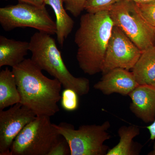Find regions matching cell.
<instances>
[{"label":"cell","mask_w":155,"mask_h":155,"mask_svg":"<svg viewBox=\"0 0 155 155\" xmlns=\"http://www.w3.org/2000/svg\"><path fill=\"white\" fill-rule=\"evenodd\" d=\"M51 35L39 31L34 34L29 41L31 60L42 70L59 81L64 88L74 90L79 96L87 94L90 81L84 77H75L64 64L61 52Z\"/></svg>","instance_id":"3957f363"},{"label":"cell","mask_w":155,"mask_h":155,"mask_svg":"<svg viewBox=\"0 0 155 155\" xmlns=\"http://www.w3.org/2000/svg\"><path fill=\"white\" fill-rule=\"evenodd\" d=\"M20 96V104L37 116L51 117L60 111L62 84L45 76L31 59H25L12 68Z\"/></svg>","instance_id":"6da1fadb"},{"label":"cell","mask_w":155,"mask_h":155,"mask_svg":"<svg viewBox=\"0 0 155 155\" xmlns=\"http://www.w3.org/2000/svg\"><path fill=\"white\" fill-rule=\"evenodd\" d=\"M148 155H155V141L154 142L153 145V148L152 150L150 152L148 153Z\"/></svg>","instance_id":"d4e9b609"},{"label":"cell","mask_w":155,"mask_h":155,"mask_svg":"<svg viewBox=\"0 0 155 155\" xmlns=\"http://www.w3.org/2000/svg\"><path fill=\"white\" fill-rule=\"evenodd\" d=\"M154 47L155 48V40H154Z\"/></svg>","instance_id":"484cf974"},{"label":"cell","mask_w":155,"mask_h":155,"mask_svg":"<svg viewBox=\"0 0 155 155\" xmlns=\"http://www.w3.org/2000/svg\"><path fill=\"white\" fill-rule=\"evenodd\" d=\"M54 125L68 143L71 155H106L110 149L104 144L111 138L109 121L101 125H81L78 129L66 123Z\"/></svg>","instance_id":"5b68a950"},{"label":"cell","mask_w":155,"mask_h":155,"mask_svg":"<svg viewBox=\"0 0 155 155\" xmlns=\"http://www.w3.org/2000/svg\"><path fill=\"white\" fill-rule=\"evenodd\" d=\"M45 4L52 8L55 15L57 40L63 47L65 40L73 29L74 21L67 14L64 7V0H45Z\"/></svg>","instance_id":"2e32d148"},{"label":"cell","mask_w":155,"mask_h":155,"mask_svg":"<svg viewBox=\"0 0 155 155\" xmlns=\"http://www.w3.org/2000/svg\"><path fill=\"white\" fill-rule=\"evenodd\" d=\"M142 52L120 28L114 25L101 72L105 74L116 68L131 70Z\"/></svg>","instance_id":"ba28073f"},{"label":"cell","mask_w":155,"mask_h":155,"mask_svg":"<svg viewBox=\"0 0 155 155\" xmlns=\"http://www.w3.org/2000/svg\"><path fill=\"white\" fill-rule=\"evenodd\" d=\"M61 136L50 117L37 116L14 140L11 155H48Z\"/></svg>","instance_id":"277c9868"},{"label":"cell","mask_w":155,"mask_h":155,"mask_svg":"<svg viewBox=\"0 0 155 155\" xmlns=\"http://www.w3.org/2000/svg\"><path fill=\"white\" fill-rule=\"evenodd\" d=\"M119 141L118 144L110 149L106 155H138L141 146L134 141V139L139 135L140 129L134 125H123L118 131Z\"/></svg>","instance_id":"5bb4252c"},{"label":"cell","mask_w":155,"mask_h":155,"mask_svg":"<svg viewBox=\"0 0 155 155\" xmlns=\"http://www.w3.org/2000/svg\"><path fill=\"white\" fill-rule=\"evenodd\" d=\"M29 51V42L0 36V67L12 68L22 63Z\"/></svg>","instance_id":"7c38bea8"},{"label":"cell","mask_w":155,"mask_h":155,"mask_svg":"<svg viewBox=\"0 0 155 155\" xmlns=\"http://www.w3.org/2000/svg\"><path fill=\"white\" fill-rule=\"evenodd\" d=\"M71 155L70 147L67 140L61 136L58 142L52 148L48 155Z\"/></svg>","instance_id":"44dd1931"},{"label":"cell","mask_w":155,"mask_h":155,"mask_svg":"<svg viewBox=\"0 0 155 155\" xmlns=\"http://www.w3.org/2000/svg\"><path fill=\"white\" fill-rule=\"evenodd\" d=\"M114 25L120 28L142 51L154 46L155 28L141 16L130 0H121L109 10Z\"/></svg>","instance_id":"8992f818"},{"label":"cell","mask_w":155,"mask_h":155,"mask_svg":"<svg viewBox=\"0 0 155 155\" xmlns=\"http://www.w3.org/2000/svg\"><path fill=\"white\" fill-rule=\"evenodd\" d=\"M132 74L139 85L155 84V48L145 50L131 69Z\"/></svg>","instance_id":"4fadbf2b"},{"label":"cell","mask_w":155,"mask_h":155,"mask_svg":"<svg viewBox=\"0 0 155 155\" xmlns=\"http://www.w3.org/2000/svg\"><path fill=\"white\" fill-rule=\"evenodd\" d=\"M130 1H133V2L136 3H144L152 2V1H155V0H130Z\"/></svg>","instance_id":"cb8c5ba5"},{"label":"cell","mask_w":155,"mask_h":155,"mask_svg":"<svg viewBox=\"0 0 155 155\" xmlns=\"http://www.w3.org/2000/svg\"></svg>","instance_id":"83f0119b"},{"label":"cell","mask_w":155,"mask_h":155,"mask_svg":"<svg viewBox=\"0 0 155 155\" xmlns=\"http://www.w3.org/2000/svg\"><path fill=\"white\" fill-rule=\"evenodd\" d=\"M88 0H64L65 8L74 17L79 16L84 10Z\"/></svg>","instance_id":"ffe728a7"},{"label":"cell","mask_w":155,"mask_h":155,"mask_svg":"<svg viewBox=\"0 0 155 155\" xmlns=\"http://www.w3.org/2000/svg\"><path fill=\"white\" fill-rule=\"evenodd\" d=\"M0 24L6 31L21 27L35 28L51 35L57 31L56 22L45 6L39 7L20 2L0 8Z\"/></svg>","instance_id":"52a82bcc"},{"label":"cell","mask_w":155,"mask_h":155,"mask_svg":"<svg viewBox=\"0 0 155 155\" xmlns=\"http://www.w3.org/2000/svg\"><path fill=\"white\" fill-rule=\"evenodd\" d=\"M135 5L145 20L155 28V1L144 3H135Z\"/></svg>","instance_id":"ac0fdd59"},{"label":"cell","mask_w":155,"mask_h":155,"mask_svg":"<svg viewBox=\"0 0 155 155\" xmlns=\"http://www.w3.org/2000/svg\"><path fill=\"white\" fill-rule=\"evenodd\" d=\"M78 94L74 90L65 88L62 92L61 99L62 108L69 112L75 111L79 105Z\"/></svg>","instance_id":"e0dca14e"},{"label":"cell","mask_w":155,"mask_h":155,"mask_svg":"<svg viewBox=\"0 0 155 155\" xmlns=\"http://www.w3.org/2000/svg\"><path fill=\"white\" fill-rule=\"evenodd\" d=\"M36 116L34 112L20 103L6 110H0V155H11L14 140Z\"/></svg>","instance_id":"9c48e42d"},{"label":"cell","mask_w":155,"mask_h":155,"mask_svg":"<svg viewBox=\"0 0 155 155\" xmlns=\"http://www.w3.org/2000/svg\"><path fill=\"white\" fill-rule=\"evenodd\" d=\"M120 1L121 0H88L84 10L90 13L109 11L114 4Z\"/></svg>","instance_id":"d6986e66"},{"label":"cell","mask_w":155,"mask_h":155,"mask_svg":"<svg viewBox=\"0 0 155 155\" xmlns=\"http://www.w3.org/2000/svg\"><path fill=\"white\" fill-rule=\"evenodd\" d=\"M138 85L132 72L116 68L103 74L101 80L94 84V88L105 95L117 93L127 96Z\"/></svg>","instance_id":"30bf717a"},{"label":"cell","mask_w":155,"mask_h":155,"mask_svg":"<svg viewBox=\"0 0 155 155\" xmlns=\"http://www.w3.org/2000/svg\"><path fill=\"white\" fill-rule=\"evenodd\" d=\"M147 129L149 131L150 139L154 140H155V120L150 125L147 127Z\"/></svg>","instance_id":"603a6c76"},{"label":"cell","mask_w":155,"mask_h":155,"mask_svg":"<svg viewBox=\"0 0 155 155\" xmlns=\"http://www.w3.org/2000/svg\"><path fill=\"white\" fill-rule=\"evenodd\" d=\"M20 2L27 3L41 7L45 6V0H17Z\"/></svg>","instance_id":"7402d4cb"},{"label":"cell","mask_w":155,"mask_h":155,"mask_svg":"<svg viewBox=\"0 0 155 155\" xmlns=\"http://www.w3.org/2000/svg\"><path fill=\"white\" fill-rule=\"evenodd\" d=\"M131 100L130 110L145 123L155 120V86L138 85L128 94Z\"/></svg>","instance_id":"8fae6325"},{"label":"cell","mask_w":155,"mask_h":155,"mask_svg":"<svg viewBox=\"0 0 155 155\" xmlns=\"http://www.w3.org/2000/svg\"><path fill=\"white\" fill-rule=\"evenodd\" d=\"M5 1H8V0H5Z\"/></svg>","instance_id":"4316f807"},{"label":"cell","mask_w":155,"mask_h":155,"mask_svg":"<svg viewBox=\"0 0 155 155\" xmlns=\"http://www.w3.org/2000/svg\"><path fill=\"white\" fill-rule=\"evenodd\" d=\"M114 23L109 11L87 13L81 16L74 41L79 67L87 75L102 72Z\"/></svg>","instance_id":"7a4b0ae2"},{"label":"cell","mask_w":155,"mask_h":155,"mask_svg":"<svg viewBox=\"0 0 155 155\" xmlns=\"http://www.w3.org/2000/svg\"><path fill=\"white\" fill-rule=\"evenodd\" d=\"M20 101V94L14 72L7 67L0 72V110Z\"/></svg>","instance_id":"9a60e30c"}]
</instances>
